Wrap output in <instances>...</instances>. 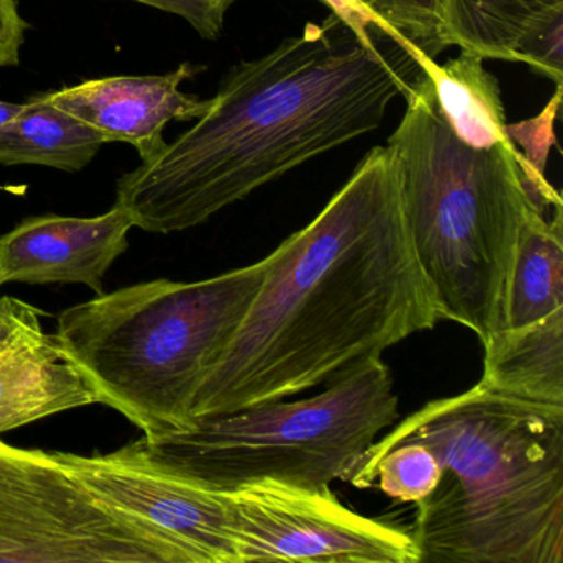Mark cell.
Listing matches in <instances>:
<instances>
[{"mask_svg":"<svg viewBox=\"0 0 563 563\" xmlns=\"http://www.w3.org/2000/svg\"><path fill=\"white\" fill-rule=\"evenodd\" d=\"M421 443L441 467L408 529L420 563H563V405L474 385L378 438L361 467Z\"/></svg>","mask_w":563,"mask_h":563,"instance_id":"cell-3","label":"cell"},{"mask_svg":"<svg viewBox=\"0 0 563 563\" xmlns=\"http://www.w3.org/2000/svg\"><path fill=\"white\" fill-rule=\"evenodd\" d=\"M563 206L553 219L530 207L520 227L507 285L504 329L522 328L563 309Z\"/></svg>","mask_w":563,"mask_h":563,"instance_id":"cell-14","label":"cell"},{"mask_svg":"<svg viewBox=\"0 0 563 563\" xmlns=\"http://www.w3.org/2000/svg\"><path fill=\"white\" fill-rule=\"evenodd\" d=\"M98 499L176 542L192 563H233L225 490L203 486L151 456L140 440L113 453L55 451Z\"/></svg>","mask_w":563,"mask_h":563,"instance_id":"cell-9","label":"cell"},{"mask_svg":"<svg viewBox=\"0 0 563 563\" xmlns=\"http://www.w3.org/2000/svg\"><path fill=\"white\" fill-rule=\"evenodd\" d=\"M319 2L329 8V11L344 21L349 27L354 29L358 37L367 38L377 25H382L374 21L355 0H319Z\"/></svg>","mask_w":563,"mask_h":563,"instance_id":"cell-24","label":"cell"},{"mask_svg":"<svg viewBox=\"0 0 563 563\" xmlns=\"http://www.w3.org/2000/svg\"><path fill=\"white\" fill-rule=\"evenodd\" d=\"M423 74L384 25L358 37L338 15L227 71L202 118L117 184V203L147 233L202 225L220 210L378 130Z\"/></svg>","mask_w":563,"mask_h":563,"instance_id":"cell-2","label":"cell"},{"mask_svg":"<svg viewBox=\"0 0 563 563\" xmlns=\"http://www.w3.org/2000/svg\"><path fill=\"white\" fill-rule=\"evenodd\" d=\"M42 316L44 311L35 306L0 295V437L52 415L98 404L57 334L42 328Z\"/></svg>","mask_w":563,"mask_h":563,"instance_id":"cell-10","label":"cell"},{"mask_svg":"<svg viewBox=\"0 0 563 563\" xmlns=\"http://www.w3.org/2000/svg\"><path fill=\"white\" fill-rule=\"evenodd\" d=\"M268 260L202 282L154 279L98 295L58 316V341L98 405L144 437L196 423L194 400L252 308Z\"/></svg>","mask_w":563,"mask_h":563,"instance_id":"cell-5","label":"cell"},{"mask_svg":"<svg viewBox=\"0 0 563 563\" xmlns=\"http://www.w3.org/2000/svg\"><path fill=\"white\" fill-rule=\"evenodd\" d=\"M517 62L562 87L563 81V14L543 22L530 31L517 47Z\"/></svg>","mask_w":563,"mask_h":563,"instance_id":"cell-21","label":"cell"},{"mask_svg":"<svg viewBox=\"0 0 563 563\" xmlns=\"http://www.w3.org/2000/svg\"><path fill=\"white\" fill-rule=\"evenodd\" d=\"M206 67L183 64L176 71L147 77H108L44 93L45 100L81 123L100 131L110 143L131 144L141 161L156 156L164 146L170 121L199 120L210 100L180 91V84Z\"/></svg>","mask_w":563,"mask_h":563,"instance_id":"cell-12","label":"cell"},{"mask_svg":"<svg viewBox=\"0 0 563 563\" xmlns=\"http://www.w3.org/2000/svg\"><path fill=\"white\" fill-rule=\"evenodd\" d=\"M31 29L19 11V0H0V68L19 67L25 32Z\"/></svg>","mask_w":563,"mask_h":563,"instance_id":"cell-23","label":"cell"},{"mask_svg":"<svg viewBox=\"0 0 563 563\" xmlns=\"http://www.w3.org/2000/svg\"><path fill=\"white\" fill-rule=\"evenodd\" d=\"M418 64L433 85L438 107L453 133L467 146L487 150L510 141L497 78L484 68V58L474 52L444 65L417 54Z\"/></svg>","mask_w":563,"mask_h":563,"instance_id":"cell-16","label":"cell"},{"mask_svg":"<svg viewBox=\"0 0 563 563\" xmlns=\"http://www.w3.org/2000/svg\"><path fill=\"white\" fill-rule=\"evenodd\" d=\"M227 494L233 563H420L408 530L349 509L331 487L263 479Z\"/></svg>","mask_w":563,"mask_h":563,"instance_id":"cell-8","label":"cell"},{"mask_svg":"<svg viewBox=\"0 0 563 563\" xmlns=\"http://www.w3.org/2000/svg\"><path fill=\"white\" fill-rule=\"evenodd\" d=\"M560 104L562 87H556L555 95L543 108L542 113L520 123L506 124V134L510 143L522 147V153L517 151V166L527 199L542 213H545L549 207L553 209L562 206V197L545 179L547 159L550 150L555 146L553 128Z\"/></svg>","mask_w":563,"mask_h":563,"instance_id":"cell-19","label":"cell"},{"mask_svg":"<svg viewBox=\"0 0 563 563\" xmlns=\"http://www.w3.org/2000/svg\"><path fill=\"white\" fill-rule=\"evenodd\" d=\"M441 467L430 448L404 443L390 448L380 460L362 467L349 484L357 489H378L394 503L418 504L440 483Z\"/></svg>","mask_w":563,"mask_h":563,"instance_id":"cell-18","label":"cell"},{"mask_svg":"<svg viewBox=\"0 0 563 563\" xmlns=\"http://www.w3.org/2000/svg\"><path fill=\"white\" fill-rule=\"evenodd\" d=\"M378 24L421 57L437 60L450 45L444 37L443 0H355Z\"/></svg>","mask_w":563,"mask_h":563,"instance_id":"cell-20","label":"cell"},{"mask_svg":"<svg viewBox=\"0 0 563 563\" xmlns=\"http://www.w3.org/2000/svg\"><path fill=\"white\" fill-rule=\"evenodd\" d=\"M398 417L394 377L380 357L351 368L314 397L202 418L140 443L170 470L212 489L227 493L263 479L321 489L349 483Z\"/></svg>","mask_w":563,"mask_h":563,"instance_id":"cell-6","label":"cell"},{"mask_svg":"<svg viewBox=\"0 0 563 563\" xmlns=\"http://www.w3.org/2000/svg\"><path fill=\"white\" fill-rule=\"evenodd\" d=\"M184 19L200 37L217 41L222 35L225 18L239 0H134Z\"/></svg>","mask_w":563,"mask_h":563,"instance_id":"cell-22","label":"cell"},{"mask_svg":"<svg viewBox=\"0 0 563 563\" xmlns=\"http://www.w3.org/2000/svg\"><path fill=\"white\" fill-rule=\"evenodd\" d=\"M266 260L252 308L197 391L196 421L331 384L441 321L387 147Z\"/></svg>","mask_w":563,"mask_h":563,"instance_id":"cell-1","label":"cell"},{"mask_svg":"<svg viewBox=\"0 0 563 563\" xmlns=\"http://www.w3.org/2000/svg\"><path fill=\"white\" fill-rule=\"evenodd\" d=\"M404 98L407 110L385 147L411 243L441 321L470 329L484 344L504 329L517 240L533 207L520 183L517 147L463 143L424 70Z\"/></svg>","mask_w":563,"mask_h":563,"instance_id":"cell-4","label":"cell"},{"mask_svg":"<svg viewBox=\"0 0 563 563\" xmlns=\"http://www.w3.org/2000/svg\"><path fill=\"white\" fill-rule=\"evenodd\" d=\"M108 143L100 131L37 95L25 103L21 114L0 126V164L80 173Z\"/></svg>","mask_w":563,"mask_h":563,"instance_id":"cell-15","label":"cell"},{"mask_svg":"<svg viewBox=\"0 0 563 563\" xmlns=\"http://www.w3.org/2000/svg\"><path fill=\"white\" fill-rule=\"evenodd\" d=\"M192 563L98 499L54 453L0 440V563Z\"/></svg>","mask_w":563,"mask_h":563,"instance_id":"cell-7","label":"cell"},{"mask_svg":"<svg viewBox=\"0 0 563 563\" xmlns=\"http://www.w3.org/2000/svg\"><path fill=\"white\" fill-rule=\"evenodd\" d=\"M483 347L481 387L532 404L563 405V309L522 328L500 329Z\"/></svg>","mask_w":563,"mask_h":563,"instance_id":"cell-13","label":"cell"},{"mask_svg":"<svg viewBox=\"0 0 563 563\" xmlns=\"http://www.w3.org/2000/svg\"><path fill=\"white\" fill-rule=\"evenodd\" d=\"M133 219L123 207L98 217H29L0 235V282L84 285L103 295L113 263L128 250Z\"/></svg>","mask_w":563,"mask_h":563,"instance_id":"cell-11","label":"cell"},{"mask_svg":"<svg viewBox=\"0 0 563 563\" xmlns=\"http://www.w3.org/2000/svg\"><path fill=\"white\" fill-rule=\"evenodd\" d=\"M25 103H5V101H0V126L2 124L8 123V121H11L12 118L18 117V114H21L22 111H24Z\"/></svg>","mask_w":563,"mask_h":563,"instance_id":"cell-25","label":"cell"},{"mask_svg":"<svg viewBox=\"0 0 563 563\" xmlns=\"http://www.w3.org/2000/svg\"><path fill=\"white\" fill-rule=\"evenodd\" d=\"M563 14V0H443L448 45L484 60L517 62L520 41Z\"/></svg>","mask_w":563,"mask_h":563,"instance_id":"cell-17","label":"cell"}]
</instances>
